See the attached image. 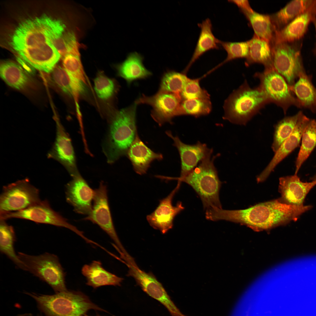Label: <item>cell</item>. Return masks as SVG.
<instances>
[{"label":"cell","mask_w":316,"mask_h":316,"mask_svg":"<svg viewBox=\"0 0 316 316\" xmlns=\"http://www.w3.org/2000/svg\"><path fill=\"white\" fill-rule=\"evenodd\" d=\"M312 207L310 205H287L279 198L244 209L228 210L211 208L206 211L205 217L207 219L214 221L225 220L239 223L257 231L296 221Z\"/></svg>","instance_id":"1"},{"label":"cell","mask_w":316,"mask_h":316,"mask_svg":"<svg viewBox=\"0 0 316 316\" xmlns=\"http://www.w3.org/2000/svg\"><path fill=\"white\" fill-rule=\"evenodd\" d=\"M135 102L115 111L109 118V127L102 145L103 152L108 163H114L126 156L137 132L136 110Z\"/></svg>","instance_id":"2"},{"label":"cell","mask_w":316,"mask_h":316,"mask_svg":"<svg viewBox=\"0 0 316 316\" xmlns=\"http://www.w3.org/2000/svg\"><path fill=\"white\" fill-rule=\"evenodd\" d=\"M210 154L201 161L190 173L184 177H166L168 180H176L184 182L190 186L200 198L204 208L216 207L222 208L219 198V192L221 182L220 181L214 161L220 154L211 158Z\"/></svg>","instance_id":"3"},{"label":"cell","mask_w":316,"mask_h":316,"mask_svg":"<svg viewBox=\"0 0 316 316\" xmlns=\"http://www.w3.org/2000/svg\"><path fill=\"white\" fill-rule=\"evenodd\" d=\"M269 103L259 87L252 88L245 80L225 100L223 118L233 123L245 125Z\"/></svg>","instance_id":"4"},{"label":"cell","mask_w":316,"mask_h":316,"mask_svg":"<svg viewBox=\"0 0 316 316\" xmlns=\"http://www.w3.org/2000/svg\"><path fill=\"white\" fill-rule=\"evenodd\" d=\"M27 294L35 300L46 316H81L91 309L105 311L80 291L67 290L51 295Z\"/></svg>","instance_id":"5"},{"label":"cell","mask_w":316,"mask_h":316,"mask_svg":"<svg viewBox=\"0 0 316 316\" xmlns=\"http://www.w3.org/2000/svg\"><path fill=\"white\" fill-rule=\"evenodd\" d=\"M18 255L27 271L46 283L56 293L67 290L66 273L56 255L46 253L33 255L21 252Z\"/></svg>","instance_id":"6"},{"label":"cell","mask_w":316,"mask_h":316,"mask_svg":"<svg viewBox=\"0 0 316 316\" xmlns=\"http://www.w3.org/2000/svg\"><path fill=\"white\" fill-rule=\"evenodd\" d=\"M53 22V18L44 16L28 19L22 22L12 37L11 43L13 49L16 51L39 47L51 42L49 33Z\"/></svg>","instance_id":"7"},{"label":"cell","mask_w":316,"mask_h":316,"mask_svg":"<svg viewBox=\"0 0 316 316\" xmlns=\"http://www.w3.org/2000/svg\"><path fill=\"white\" fill-rule=\"evenodd\" d=\"M302 42L300 40L282 42L272 46L273 66L290 86L305 72L301 56Z\"/></svg>","instance_id":"8"},{"label":"cell","mask_w":316,"mask_h":316,"mask_svg":"<svg viewBox=\"0 0 316 316\" xmlns=\"http://www.w3.org/2000/svg\"><path fill=\"white\" fill-rule=\"evenodd\" d=\"M254 76L259 80V87L269 103H273L281 107L285 114L292 106L300 108L290 86L285 78L274 68L265 69L262 72L255 73Z\"/></svg>","instance_id":"9"},{"label":"cell","mask_w":316,"mask_h":316,"mask_svg":"<svg viewBox=\"0 0 316 316\" xmlns=\"http://www.w3.org/2000/svg\"><path fill=\"white\" fill-rule=\"evenodd\" d=\"M41 200L39 190L28 178L3 187L0 195V214L24 209Z\"/></svg>","instance_id":"10"},{"label":"cell","mask_w":316,"mask_h":316,"mask_svg":"<svg viewBox=\"0 0 316 316\" xmlns=\"http://www.w3.org/2000/svg\"><path fill=\"white\" fill-rule=\"evenodd\" d=\"M0 219L6 220L11 218L26 219L37 223L44 224L64 227L76 233L89 243L90 240L83 233L69 223L59 213L53 209L46 200L42 201L24 209L0 214Z\"/></svg>","instance_id":"11"},{"label":"cell","mask_w":316,"mask_h":316,"mask_svg":"<svg viewBox=\"0 0 316 316\" xmlns=\"http://www.w3.org/2000/svg\"><path fill=\"white\" fill-rule=\"evenodd\" d=\"M92 211L84 219L97 225L112 240L121 256L128 257L129 254L122 244L116 231L109 207L107 188L102 182L95 190Z\"/></svg>","instance_id":"12"},{"label":"cell","mask_w":316,"mask_h":316,"mask_svg":"<svg viewBox=\"0 0 316 316\" xmlns=\"http://www.w3.org/2000/svg\"><path fill=\"white\" fill-rule=\"evenodd\" d=\"M181 101V96L178 95L158 91L152 96L142 94L135 103L137 105L145 104L151 106V115L161 126L166 123H171L174 117L180 116Z\"/></svg>","instance_id":"13"},{"label":"cell","mask_w":316,"mask_h":316,"mask_svg":"<svg viewBox=\"0 0 316 316\" xmlns=\"http://www.w3.org/2000/svg\"><path fill=\"white\" fill-rule=\"evenodd\" d=\"M125 264L129 269L127 276L133 277L142 290L163 305L171 316H186L176 306L162 284L152 272L142 270L135 261Z\"/></svg>","instance_id":"14"},{"label":"cell","mask_w":316,"mask_h":316,"mask_svg":"<svg viewBox=\"0 0 316 316\" xmlns=\"http://www.w3.org/2000/svg\"><path fill=\"white\" fill-rule=\"evenodd\" d=\"M181 184L178 182L175 188L167 196L160 200L159 204L154 210L146 217L150 225L154 229L159 230L163 234L172 228L175 217L184 209L180 201L178 202L175 206L172 203L174 197L179 189Z\"/></svg>","instance_id":"15"},{"label":"cell","mask_w":316,"mask_h":316,"mask_svg":"<svg viewBox=\"0 0 316 316\" xmlns=\"http://www.w3.org/2000/svg\"><path fill=\"white\" fill-rule=\"evenodd\" d=\"M66 202L76 213L88 215L91 212L95 195L93 190L80 173L72 177L66 186Z\"/></svg>","instance_id":"16"},{"label":"cell","mask_w":316,"mask_h":316,"mask_svg":"<svg viewBox=\"0 0 316 316\" xmlns=\"http://www.w3.org/2000/svg\"><path fill=\"white\" fill-rule=\"evenodd\" d=\"M166 133L173 141V145L177 149L180 158L181 169L180 176L182 178L191 171L203 159L212 154L213 150L207 145L198 141L194 145L183 142L177 136H174L170 131Z\"/></svg>","instance_id":"17"},{"label":"cell","mask_w":316,"mask_h":316,"mask_svg":"<svg viewBox=\"0 0 316 316\" xmlns=\"http://www.w3.org/2000/svg\"><path fill=\"white\" fill-rule=\"evenodd\" d=\"M56 122V135L47 157L61 164L72 177L79 173L75 153L71 139L58 120Z\"/></svg>","instance_id":"18"},{"label":"cell","mask_w":316,"mask_h":316,"mask_svg":"<svg viewBox=\"0 0 316 316\" xmlns=\"http://www.w3.org/2000/svg\"><path fill=\"white\" fill-rule=\"evenodd\" d=\"M316 185V180L310 182L302 181L297 174L281 177L279 179V198L287 205L302 206L310 191Z\"/></svg>","instance_id":"19"},{"label":"cell","mask_w":316,"mask_h":316,"mask_svg":"<svg viewBox=\"0 0 316 316\" xmlns=\"http://www.w3.org/2000/svg\"><path fill=\"white\" fill-rule=\"evenodd\" d=\"M20 58L34 68L46 73L51 72L61 55L51 43L36 48L16 51Z\"/></svg>","instance_id":"20"},{"label":"cell","mask_w":316,"mask_h":316,"mask_svg":"<svg viewBox=\"0 0 316 316\" xmlns=\"http://www.w3.org/2000/svg\"><path fill=\"white\" fill-rule=\"evenodd\" d=\"M310 119L303 113L291 135L282 143L269 164L257 178V182L265 181L276 166L299 146L303 132Z\"/></svg>","instance_id":"21"},{"label":"cell","mask_w":316,"mask_h":316,"mask_svg":"<svg viewBox=\"0 0 316 316\" xmlns=\"http://www.w3.org/2000/svg\"><path fill=\"white\" fill-rule=\"evenodd\" d=\"M316 18V0L311 6L286 26L275 33L272 46L282 42L299 40L306 33L308 26Z\"/></svg>","instance_id":"22"},{"label":"cell","mask_w":316,"mask_h":316,"mask_svg":"<svg viewBox=\"0 0 316 316\" xmlns=\"http://www.w3.org/2000/svg\"><path fill=\"white\" fill-rule=\"evenodd\" d=\"M126 156L132 165L133 169L137 174H145L152 162L160 161L163 159L162 155L155 152L147 147L140 138L138 132L130 147Z\"/></svg>","instance_id":"23"},{"label":"cell","mask_w":316,"mask_h":316,"mask_svg":"<svg viewBox=\"0 0 316 316\" xmlns=\"http://www.w3.org/2000/svg\"><path fill=\"white\" fill-rule=\"evenodd\" d=\"M51 72L54 83L64 93L73 99L77 111H80L79 99L85 92L86 84L72 76L63 67L56 66Z\"/></svg>","instance_id":"24"},{"label":"cell","mask_w":316,"mask_h":316,"mask_svg":"<svg viewBox=\"0 0 316 316\" xmlns=\"http://www.w3.org/2000/svg\"><path fill=\"white\" fill-rule=\"evenodd\" d=\"M81 272L86 279L87 285L94 288L107 285L120 286L123 280L107 271L99 261L94 260L89 264L84 265Z\"/></svg>","instance_id":"25"},{"label":"cell","mask_w":316,"mask_h":316,"mask_svg":"<svg viewBox=\"0 0 316 316\" xmlns=\"http://www.w3.org/2000/svg\"><path fill=\"white\" fill-rule=\"evenodd\" d=\"M200 32L192 56L182 73L186 74L192 65L201 56L212 49H219L220 40L214 36L212 32V22L208 18L197 24Z\"/></svg>","instance_id":"26"},{"label":"cell","mask_w":316,"mask_h":316,"mask_svg":"<svg viewBox=\"0 0 316 316\" xmlns=\"http://www.w3.org/2000/svg\"><path fill=\"white\" fill-rule=\"evenodd\" d=\"M143 59V56L137 52L130 53L126 60L117 66V75L125 80L128 85L135 81L150 77L152 73L144 66Z\"/></svg>","instance_id":"27"},{"label":"cell","mask_w":316,"mask_h":316,"mask_svg":"<svg viewBox=\"0 0 316 316\" xmlns=\"http://www.w3.org/2000/svg\"><path fill=\"white\" fill-rule=\"evenodd\" d=\"M294 94L300 108L309 109L312 112H316V88L313 85L311 77L305 72L299 75L296 82L290 86Z\"/></svg>","instance_id":"28"},{"label":"cell","mask_w":316,"mask_h":316,"mask_svg":"<svg viewBox=\"0 0 316 316\" xmlns=\"http://www.w3.org/2000/svg\"><path fill=\"white\" fill-rule=\"evenodd\" d=\"M314 1L292 0L279 11L269 15L276 32L284 28L306 11L313 4Z\"/></svg>","instance_id":"29"},{"label":"cell","mask_w":316,"mask_h":316,"mask_svg":"<svg viewBox=\"0 0 316 316\" xmlns=\"http://www.w3.org/2000/svg\"><path fill=\"white\" fill-rule=\"evenodd\" d=\"M249 42V52L245 64L249 66L255 63L262 64L265 69L274 68L272 46L267 41L254 34Z\"/></svg>","instance_id":"30"},{"label":"cell","mask_w":316,"mask_h":316,"mask_svg":"<svg viewBox=\"0 0 316 316\" xmlns=\"http://www.w3.org/2000/svg\"><path fill=\"white\" fill-rule=\"evenodd\" d=\"M1 78L8 85L16 89L23 90L30 85L31 80L27 73L17 63L11 61L1 63Z\"/></svg>","instance_id":"31"},{"label":"cell","mask_w":316,"mask_h":316,"mask_svg":"<svg viewBox=\"0 0 316 316\" xmlns=\"http://www.w3.org/2000/svg\"><path fill=\"white\" fill-rule=\"evenodd\" d=\"M16 237L13 227L6 220L0 219V251L19 268L27 271L25 266L15 252L14 243Z\"/></svg>","instance_id":"32"},{"label":"cell","mask_w":316,"mask_h":316,"mask_svg":"<svg viewBox=\"0 0 316 316\" xmlns=\"http://www.w3.org/2000/svg\"><path fill=\"white\" fill-rule=\"evenodd\" d=\"M242 12L249 22L254 31V34L268 42L272 46L276 32L270 15L261 14L255 11L253 12Z\"/></svg>","instance_id":"33"},{"label":"cell","mask_w":316,"mask_h":316,"mask_svg":"<svg viewBox=\"0 0 316 316\" xmlns=\"http://www.w3.org/2000/svg\"><path fill=\"white\" fill-rule=\"evenodd\" d=\"M301 138V144L295 163L296 174L316 147V120H310L303 132Z\"/></svg>","instance_id":"34"},{"label":"cell","mask_w":316,"mask_h":316,"mask_svg":"<svg viewBox=\"0 0 316 316\" xmlns=\"http://www.w3.org/2000/svg\"><path fill=\"white\" fill-rule=\"evenodd\" d=\"M303 113L302 111H300L293 116L286 117L275 126L274 140L272 147L275 153L292 134Z\"/></svg>","instance_id":"35"},{"label":"cell","mask_w":316,"mask_h":316,"mask_svg":"<svg viewBox=\"0 0 316 316\" xmlns=\"http://www.w3.org/2000/svg\"><path fill=\"white\" fill-rule=\"evenodd\" d=\"M188 78L183 73L168 70L164 73L161 78L158 91L180 96Z\"/></svg>","instance_id":"36"},{"label":"cell","mask_w":316,"mask_h":316,"mask_svg":"<svg viewBox=\"0 0 316 316\" xmlns=\"http://www.w3.org/2000/svg\"><path fill=\"white\" fill-rule=\"evenodd\" d=\"M219 44L226 51L227 56L222 62L207 73V75L225 63L235 59H246L249 52L248 40L243 42H232L220 40Z\"/></svg>","instance_id":"37"},{"label":"cell","mask_w":316,"mask_h":316,"mask_svg":"<svg viewBox=\"0 0 316 316\" xmlns=\"http://www.w3.org/2000/svg\"><path fill=\"white\" fill-rule=\"evenodd\" d=\"M212 109L210 99H196L182 101L180 116L189 115L197 117L209 114Z\"/></svg>","instance_id":"38"},{"label":"cell","mask_w":316,"mask_h":316,"mask_svg":"<svg viewBox=\"0 0 316 316\" xmlns=\"http://www.w3.org/2000/svg\"><path fill=\"white\" fill-rule=\"evenodd\" d=\"M94 88L97 96L103 100L111 98L117 92L118 85L115 81L103 73H99L94 79Z\"/></svg>","instance_id":"39"},{"label":"cell","mask_w":316,"mask_h":316,"mask_svg":"<svg viewBox=\"0 0 316 316\" xmlns=\"http://www.w3.org/2000/svg\"><path fill=\"white\" fill-rule=\"evenodd\" d=\"M201 79V78H188L180 95L182 101L196 99H210L208 93L200 86L199 81Z\"/></svg>","instance_id":"40"},{"label":"cell","mask_w":316,"mask_h":316,"mask_svg":"<svg viewBox=\"0 0 316 316\" xmlns=\"http://www.w3.org/2000/svg\"><path fill=\"white\" fill-rule=\"evenodd\" d=\"M80 56L68 54L63 57V67L72 76L85 84L87 80Z\"/></svg>","instance_id":"41"},{"label":"cell","mask_w":316,"mask_h":316,"mask_svg":"<svg viewBox=\"0 0 316 316\" xmlns=\"http://www.w3.org/2000/svg\"><path fill=\"white\" fill-rule=\"evenodd\" d=\"M68 54L80 56L79 46L74 34L69 32L64 35Z\"/></svg>","instance_id":"42"},{"label":"cell","mask_w":316,"mask_h":316,"mask_svg":"<svg viewBox=\"0 0 316 316\" xmlns=\"http://www.w3.org/2000/svg\"><path fill=\"white\" fill-rule=\"evenodd\" d=\"M228 1L236 5L241 12L247 11L253 12L254 11L251 8L248 1L247 0H230Z\"/></svg>","instance_id":"43"},{"label":"cell","mask_w":316,"mask_h":316,"mask_svg":"<svg viewBox=\"0 0 316 316\" xmlns=\"http://www.w3.org/2000/svg\"><path fill=\"white\" fill-rule=\"evenodd\" d=\"M17 316H33V315L30 313H26L22 314H20L18 315Z\"/></svg>","instance_id":"44"},{"label":"cell","mask_w":316,"mask_h":316,"mask_svg":"<svg viewBox=\"0 0 316 316\" xmlns=\"http://www.w3.org/2000/svg\"><path fill=\"white\" fill-rule=\"evenodd\" d=\"M312 22L313 24L314 25V26L315 29V31H316V18H315L312 20ZM315 52H316V49H315Z\"/></svg>","instance_id":"45"},{"label":"cell","mask_w":316,"mask_h":316,"mask_svg":"<svg viewBox=\"0 0 316 316\" xmlns=\"http://www.w3.org/2000/svg\"><path fill=\"white\" fill-rule=\"evenodd\" d=\"M311 179L312 181L316 180V174L312 177Z\"/></svg>","instance_id":"46"},{"label":"cell","mask_w":316,"mask_h":316,"mask_svg":"<svg viewBox=\"0 0 316 316\" xmlns=\"http://www.w3.org/2000/svg\"><path fill=\"white\" fill-rule=\"evenodd\" d=\"M81 316H89V315H82Z\"/></svg>","instance_id":"47"},{"label":"cell","mask_w":316,"mask_h":316,"mask_svg":"<svg viewBox=\"0 0 316 316\" xmlns=\"http://www.w3.org/2000/svg\"><path fill=\"white\" fill-rule=\"evenodd\" d=\"M248 314H249V313L248 312H247L245 316H249Z\"/></svg>","instance_id":"48"}]
</instances>
